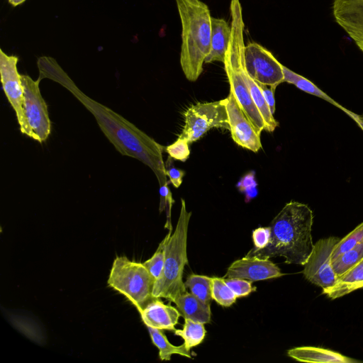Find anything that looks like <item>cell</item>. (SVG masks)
<instances>
[{
  "instance_id": "cell-10",
  "label": "cell",
  "mask_w": 363,
  "mask_h": 363,
  "mask_svg": "<svg viewBox=\"0 0 363 363\" xmlns=\"http://www.w3.org/2000/svg\"><path fill=\"white\" fill-rule=\"evenodd\" d=\"M340 240L337 237L320 239L314 244L313 250L303 265V274L305 278L322 289L333 286L339 279L332 266L331 255Z\"/></svg>"
},
{
  "instance_id": "cell-34",
  "label": "cell",
  "mask_w": 363,
  "mask_h": 363,
  "mask_svg": "<svg viewBox=\"0 0 363 363\" xmlns=\"http://www.w3.org/2000/svg\"><path fill=\"white\" fill-rule=\"evenodd\" d=\"M9 4L13 6H18L26 1V0H8Z\"/></svg>"
},
{
  "instance_id": "cell-3",
  "label": "cell",
  "mask_w": 363,
  "mask_h": 363,
  "mask_svg": "<svg viewBox=\"0 0 363 363\" xmlns=\"http://www.w3.org/2000/svg\"><path fill=\"white\" fill-rule=\"evenodd\" d=\"M182 25L180 65L186 78L198 79L211 47V16L201 0H175Z\"/></svg>"
},
{
  "instance_id": "cell-32",
  "label": "cell",
  "mask_w": 363,
  "mask_h": 363,
  "mask_svg": "<svg viewBox=\"0 0 363 363\" xmlns=\"http://www.w3.org/2000/svg\"><path fill=\"white\" fill-rule=\"evenodd\" d=\"M171 157L169 156L167 163L165 164L166 174L169 177L170 182L175 188H179L182 183L183 177L185 172L177 169L172 164Z\"/></svg>"
},
{
  "instance_id": "cell-26",
  "label": "cell",
  "mask_w": 363,
  "mask_h": 363,
  "mask_svg": "<svg viewBox=\"0 0 363 363\" xmlns=\"http://www.w3.org/2000/svg\"><path fill=\"white\" fill-rule=\"evenodd\" d=\"M172 233V232H168L165 238L159 244L153 255L143 263L155 280L160 277L162 272L165 258V247Z\"/></svg>"
},
{
  "instance_id": "cell-31",
  "label": "cell",
  "mask_w": 363,
  "mask_h": 363,
  "mask_svg": "<svg viewBox=\"0 0 363 363\" xmlns=\"http://www.w3.org/2000/svg\"><path fill=\"white\" fill-rule=\"evenodd\" d=\"M254 250H261L268 245L271 238L270 227H259L252 231Z\"/></svg>"
},
{
  "instance_id": "cell-25",
  "label": "cell",
  "mask_w": 363,
  "mask_h": 363,
  "mask_svg": "<svg viewBox=\"0 0 363 363\" xmlns=\"http://www.w3.org/2000/svg\"><path fill=\"white\" fill-rule=\"evenodd\" d=\"M212 299L224 307H229L236 301V296L226 284L224 278L212 277Z\"/></svg>"
},
{
  "instance_id": "cell-30",
  "label": "cell",
  "mask_w": 363,
  "mask_h": 363,
  "mask_svg": "<svg viewBox=\"0 0 363 363\" xmlns=\"http://www.w3.org/2000/svg\"><path fill=\"white\" fill-rule=\"evenodd\" d=\"M238 186L240 191L245 193L247 201L255 198L257 194L255 174L250 172L245 174L238 182Z\"/></svg>"
},
{
  "instance_id": "cell-27",
  "label": "cell",
  "mask_w": 363,
  "mask_h": 363,
  "mask_svg": "<svg viewBox=\"0 0 363 363\" xmlns=\"http://www.w3.org/2000/svg\"><path fill=\"white\" fill-rule=\"evenodd\" d=\"M363 240V222L357 225L352 232L340 239L335 245L331 260H334L346 251L352 249Z\"/></svg>"
},
{
  "instance_id": "cell-19",
  "label": "cell",
  "mask_w": 363,
  "mask_h": 363,
  "mask_svg": "<svg viewBox=\"0 0 363 363\" xmlns=\"http://www.w3.org/2000/svg\"><path fill=\"white\" fill-rule=\"evenodd\" d=\"M362 288H363V258L340 277L333 286L323 289V294L331 299H335Z\"/></svg>"
},
{
  "instance_id": "cell-15",
  "label": "cell",
  "mask_w": 363,
  "mask_h": 363,
  "mask_svg": "<svg viewBox=\"0 0 363 363\" xmlns=\"http://www.w3.org/2000/svg\"><path fill=\"white\" fill-rule=\"evenodd\" d=\"M139 313L146 327L162 330H175L181 315L177 308L164 303L160 298H155Z\"/></svg>"
},
{
  "instance_id": "cell-29",
  "label": "cell",
  "mask_w": 363,
  "mask_h": 363,
  "mask_svg": "<svg viewBox=\"0 0 363 363\" xmlns=\"http://www.w3.org/2000/svg\"><path fill=\"white\" fill-rule=\"evenodd\" d=\"M224 279L237 298L247 296L256 289V287L252 286V281L247 279L240 278H224Z\"/></svg>"
},
{
  "instance_id": "cell-20",
  "label": "cell",
  "mask_w": 363,
  "mask_h": 363,
  "mask_svg": "<svg viewBox=\"0 0 363 363\" xmlns=\"http://www.w3.org/2000/svg\"><path fill=\"white\" fill-rule=\"evenodd\" d=\"M283 72H284V82H287L289 84H292L296 86L298 89L313 96H315L318 98H320L330 104L337 106L339 108H341L343 111L347 113L349 116L352 113L351 111H348L346 108H343L340 104L337 103L334 99L330 97L328 94H326L324 91L320 90L318 86H316L312 82L305 78L304 77L293 72L289 69L288 67L283 65Z\"/></svg>"
},
{
  "instance_id": "cell-18",
  "label": "cell",
  "mask_w": 363,
  "mask_h": 363,
  "mask_svg": "<svg viewBox=\"0 0 363 363\" xmlns=\"http://www.w3.org/2000/svg\"><path fill=\"white\" fill-rule=\"evenodd\" d=\"M173 303L184 318H189L203 324L211 322L210 304L202 302L192 294L186 291L177 296Z\"/></svg>"
},
{
  "instance_id": "cell-16",
  "label": "cell",
  "mask_w": 363,
  "mask_h": 363,
  "mask_svg": "<svg viewBox=\"0 0 363 363\" xmlns=\"http://www.w3.org/2000/svg\"><path fill=\"white\" fill-rule=\"evenodd\" d=\"M287 355L296 361L308 363H357L360 362L330 350L313 346L291 348L287 351Z\"/></svg>"
},
{
  "instance_id": "cell-28",
  "label": "cell",
  "mask_w": 363,
  "mask_h": 363,
  "mask_svg": "<svg viewBox=\"0 0 363 363\" xmlns=\"http://www.w3.org/2000/svg\"><path fill=\"white\" fill-rule=\"evenodd\" d=\"M189 144L186 139L179 136L174 143L164 147V150L172 158L186 162L190 155Z\"/></svg>"
},
{
  "instance_id": "cell-7",
  "label": "cell",
  "mask_w": 363,
  "mask_h": 363,
  "mask_svg": "<svg viewBox=\"0 0 363 363\" xmlns=\"http://www.w3.org/2000/svg\"><path fill=\"white\" fill-rule=\"evenodd\" d=\"M226 102L225 98L216 101L197 103L189 106L184 113V125L179 136L192 143L212 128L230 130Z\"/></svg>"
},
{
  "instance_id": "cell-23",
  "label": "cell",
  "mask_w": 363,
  "mask_h": 363,
  "mask_svg": "<svg viewBox=\"0 0 363 363\" xmlns=\"http://www.w3.org/2000/svg\"><path fill=\"white\" fill-rule=\"evenodd\" d=\"M190 293L205 303L211 304L212 301V277L191 274L184 282Z\"/></svg>"
},
{
  "instance_id": "cell-17",
  "label": "cell",
  "mask_w": 363,
  "mask_h": 363,
  "mask_svg": "<svg viewBox=\"0 0 363 363\" xmlns=\"http://www.w3.org/2000/svg\"><path fill=\"white\" fill-rule=\"evenodd\" d=\"M230 35V24L223 18L211 17V47L205 63L216 61L223 63Z\"/></svg>"
},
{
  "instance_id": "cell-4",
  "label": "cell",
  "mask_w": 363,
  "mask_h": 363,
  "mask_svg": "<svg viewBox=\"0 0 363 363\" xmlns=\"http://www.w3.org/2000/svg\"><path fill=\"white\" fill-rule=\"evenodd\" d=\"M231 35L223 62L224 69L233 92L240 108L250 119L258 134L266 125L262 116L252 99L245 79V23L240 0H231L230 4Z\"/></svg>"
},
{
  "instance_id": "cell-13",
  "label": "cell",
  "mask_w": 363,
  "mask_h": 363,
  "mask_svg": "<svg viewBox=\"0 0 363 363\" xmlns=\"http://www.w3.org/2000/svg\"><path fill=\"white\" fill-rule=\"evenodd\" d=\"M284 275L285 274L269 259L245 255L230 265L223 278H240L256 281Z\"/></svg>"
},
{
  "instance_id": "cell-6",
  "label": "cell",
  "mask_w": 363,
  "mask_h": 363,
  "mask_svg": "<svg viewBox=\"0 0 363 363\" xmlns=\"http://www.w3.org/2000/svg\"><path fill=\"white\" fill-rule=\"evenodd\" d=\"M155 279L143 263L117 256L113 262L108 285L125 296L142 311L156 297L153 295Z\"/></svg>"
},
{
  "instance_id": "cell-5",
  "label": "cell",
  "mask_w": 363,
  "mask_h": 363,
  "mask_svg": "<svg viewBox=\"0 0 363 363\" xmlns=\"http://www.w3.org/2000/svg\"><path fill=\"white\" fill-rule=\"evenodd\" d=\"M191 212L186 210V202L181 199V210L174 232L165 247V258L162 272L155 281L153 295L172 302L183 293L186 286L183 281L184 267L188 263L187 233Z\"/></svg>"
},
{
  "instance_id": "cell-2",
  "label": "cell",
  "mask_w": 363,
  "mask_h": 363,
  "mask_svg": "<svg viewBox=\"0 0 363 363\" xmlns=\"http://www.w3.org/2000/svg\"><path fill=\"white\" fill-rule=\"evenodd\" d=\"M313 223L312 210L304 203L291 201L272 220L268 245L261 250L252 248L246 255L268 259L283 257L287 264L303 266L314 246Z\"/></svg>"
},
{
  "instance_id": "cell-8",
  "label": "cell",
  "mask_w": 363,
  "mask_h": 363,
  "mask_svg": "<svg viewBox=\"0 0 363 363\" xmlns=\"http://www.w3.org/2000/svg\"><path fill=\"white\" fill-rule=\"evenodd\" d=\"M21 77L24 94L26 118L30 131L29 137L43 143L50 134L51 121L47 104L40 93V80L38 78L34 80L26 74H21Z\"/></svg>"
},
{
  "instance_id": "cell-22",
  "label": "cell",
  "mask_w": 363,
  "mask_h": 363,
  "mask_svg": "<svg viewBox=\"0 0 363 363\" xmlns=\"http://www.w3.org/2000/svg\"><path fill=\"white\" fill-rule=\"evenodd\" d=\"M203 325V323L189 318H184L183 328L175 330L174 335L181 337L184 340L186 348L190 351L192 347L203 342L206 333Z\"/></svg>"
},
{
  "instance_id": "cell-21",
  "label": "cell",
  "mask_w": 363,
  "mask_h": 363,
  "mask_svg": "<svg viewBox=\"0 0 363 363\" xmlns=\"http://www.w3.org/2000/svg\"><path fill=\"white\" fill-rule=\"evenodd\" d=\"M153 345L159 350V357L161 360L169 361L172 354H179L187 358H192L190 351L184 344L175 346L169 342L162 330L147 327Z\"/></svg>"
},
{
  "instance_id": "cell-11",
  "label": "cell",
  "mask_w": 363,
  "mask_h": 363,
  "mask_svg": "<svg viewBox=\"0 0 363 363\" xmlns=\"http://www.w3.org/2000/svg\"><path fill=\"white\" fill-rule=\"evenodd\" d=\"M18 57L0 49V76L2 89L14 110L21 133L30 136L25 113L23 88L18 71Z\"/></svg>"
},
{
  "instance_id": "cell-9",
  "label": "cell",
  "mask_w": 363,
  "mask_h": 363,
  "mask_svg": "<svg viewBox=\"0 0 363 363\" xmlns=\"http://www.w3.org/2000/svg\"><path fill=\"white\" fill-rule=\"evenodd\" d=\"M245 67L257 82L275 88L284 82L283 65L257 43L251 42L245 45Z\"/></svg>"
},
{
  "instance_id": "cell-1",
  "label": "cell",
  "mask_w": 363,
  "mask_h": 363,
  "mask_svg": "<svg viewBox=\"0 0 363 363\" xmlns=\"http://www.w3.org/2000/svg\"><path fill=\"white\" fill-rule=\"evenodd\" d=\"M37 65L40 80L47 78L67 89L93 114L100 129L121 154L148 166L160 188L168 186L162 157L164 146L120 114L86 95L53 58L41 57Z\"/></svg>"
},
{
  "instance_id": "cell-33",
  "label": "cell",
  "mask_w": 363,
  "mask_h": 363,
  "mask_svg": "<svg viewBox=\"0 0 363 363\" xmlns=\"http://www.w3.org/2000/svg\"><path fill=\"white\" fill-rule=\"evenodd\" d=\"M259 85L263 96L270 109L274 114L276 110V101L274 98V93L276 88L274 86H268L264 84L257 82Z\"/></svg>"
},
{
  "instance_id": "cell-35",
  "label": "cell",
  "mask_w": 363,
  "mask_h": 363,
  "mask_svg": "<svg viewBox=\"0 0 363 363\" xmlns=\"http://www.w3.org/2000/svg\"><path fill=\"white\" fill-rule=\"evenodd\" d=\"M357 123L359 125V127L363 130V116H359L357 120Z\"/></svg>"
},
{
  "instance_id": "cell-24",
  "label": "cell",
  "mask_w": 363,
  "mask_h": 363,
  "mask_svg": "<svg viewBox=\"0 0 363 363\" xmlns=\"http://www.w3.org/2000/svg\"><path fill=\"white\" fill-rule=\"evenodd\" d=\"M363 258V240L352 249L332 261V266L338 277L342 276Z\"/></svg>"
},
{
  "instance_id": "cell-14",
  "label": "cell",
  "mask_w": 363,
  "mask_h": 363,
  "mask_svg": "<svg viewBox=\"0 0 363 363\" xmlns=\"http://www.w3.org/2000/svg\"><path fill=\"white\" fill-rule=\"evenodd\" d=\"M333 14L336 23L363 52V0H334Z\"/></svg>"
},
{
  "instance_id": "cell-12",
  "label": "cell",
  "mask_w": 363,
  "mask_h": 363,
  "mask_svg": "<svg viewBox=\"0 0 363 363\" xmlns=\"http://www.w3.org/2000/svg\"><path fill=\"white\" fill-rule=\"evenodd\" d=\"M226 100L230 131L233 141L241 147L257 152L262 148L260 135L257 133L230 90Z\"/></svg>"
}]
</instances>
